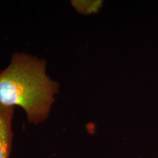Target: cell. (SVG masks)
<instances>
[{"instance_id": "obj_1", "label": "cell", "mask_w": 158, "mask_h": 158, "mask_svg": "<svg viewBox=\"0 0 158 158\" xmlns=\"http://www.w3.org/2000/svg\"><path fill=\"white\" fill-rule=\"evenodd\" d=\"M59 85L48 76L44 59L25 53L12 55L0 71V104L19 106L29 123H43L50 115Z\"/></svg>"}, {"instance_id": "obj_2", "label": "cell", "mask_w": 158, "mask_h": 158, "mask_svg": "<svg viewBox=\"0 0 158 158\" xmlns=\"http://www.w3.org/2000/svg\"><path fill=\"white\" fill-rule=\"evenodd\" d=\"M14 108L0 104V158H9L10 155Z\"/></svg>"}, {"instance_id": "obj_3", "label": "cell", "mask_w": 158, "mask_h": 158, "mask_svg": "<svg viewBox=\"0 0 158 158\" xmlns=\"http://www.w3.org/2000/svg\"><path fill=\"white\" fill-rule=\"evenodd\" d=\"M103 2L100 0H73L71 5L80 14L89 15L98 13L102 8Z\"/></svg>"}]
</instances>
